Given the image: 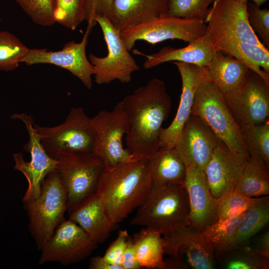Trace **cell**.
Instances as JSON below:
<instances>
[{
	"instance_id": "7",
	"label": "cell",
	"mask_w": 269,
	"mask_h": 269,
	"mask_svg": "<svg viewBox=\"0 0 269 269\" xmlns=\"http://www.w3.org/2000/svg\"><path fill=\"white\" fill-rule=\"evenodd\" d=\"M56 171L65 189L70 214L82 201L96 192L105 168L94 152L68 154L57 159Z\"/></svg>"
},
{
	"instance_id": "15",
	"label": "cell",
	"mask_w": 269,
	"mask_h": 269,
	"mask_svg": "<svg viewBox=\"0 0 269 269\" xmlns=\"http://www.w3.org/2000/svg\"><path fill=\"white\" fill-rule=\"evenodd\" d=\"M95 24L88 23L82 40L79 42L69 41L62 49L48 51L46 48L29 49L21 60L28 66L39 64H50L66 69L78 78L84 86L91 90L94 67L87 57L86 48L88 37Z\"/></svg>"
},
{
	"instance_id": "22",
	"label": "cell",
	"mask_w": 269,
	"mask_h": 269,
	"mask_svg": "<svg viewBox=\"0 0 269 269\" xmlns=\"http://www.w3.org/2000/svg\"><path fill=\"white\" fill-rule=\"evenodd\" d=\"M69 215V219L98 245L105 242L116 226L111 221L102 200L96 192L82 201Z\"/></svg>"
},
{
	"instance_id": "41",
	"label": "cell",
	"mask_w": 269,
	"mask_h": 269,
	"mask_svg": "<svg viewBox=\"0 0 269 269\" xmlns=\"http://www.w3.org/2000/svg\"><path fill=\"white\" fill-rule=\"evenodd\" d=\"M120 266L122 269H139L141 268L137 260L132 239L130 237L128 239L127 247L123 255Z\"/></svg>"
},
{
	"instance_id": "19",
	"label": "cell",
	"mask_w": 269,
	"mask_h": 269,
	"mask_svg": "<svg viewBox=\"0 0 269 269\" xmlns=\"http://www.w3.org/2000/svg\"><path fill=\"white\" fill-rule=\"evenodd\" d=\"M186 167L184 186L189 205V224L200 232L217 221V199L213 196L205 171Z\"/></svg>"
},
{
	"instance_id": "31",
	"label": "cell",
	"mask_w": 269,
	"mask_h": 269,
	"mask_svg": "<svg viewBox=\"0 0 269 269\" xmlns=\"http://www.w3.org/2000/svg\"><path fill=\"white\" fill-rule=\"evenodd\" d=\"M237 244L215 259L228 269H268L269 258L258 254L253 248Z\"/></svg>"
},
{
	"instance_id": "4",
	"label": "cell",
	"mask_w": 269,
	"mask_h": 269,
	"mask_svg": "<svg viewBox=\"0 0 269 269\" xmlns=\"http://www.w3.org/2000/svg\"><path fill=\"white\" fill-rule=\"evenodd\" d=\"M34 126L43 147L54 159L65 155L94 152L95 134L92 118L81 107L72 108L58 126Z\"/></svg>"
},
{
	"instance_id": "20",
	"label": "cell",
	"mask_w": 269,
	"mask_h": 269,
	"mask_svg": "<svg viewBox=\"0 0 269 269\" xmlns=\"http://www.w3.org/2000/svg\"><path fill=\"white\" fill-rule=\"evenodd\" d=\"M250 158L231 151L219 140L205 172L213 196L217 199L228 190L235 189Z\"/></svg>"
},
{
	"instance_id": "25",
	"label": "cell",
	"mask_w": 269,
	"mask_h": 269,
	"mask_svg": "<svg viewBox=\"0 0 269 269\" xmlns=\"http://www.w3.org/2000/svg\"><path fill=\"white\" fill-rule=\"evenodd\" d=\"M210 78L217 86L225 100L236 95L241 89L248 67L243 62L216 49L207 67Z\"/></svg>"
},
{
	"instance_id": "30",
	"label": "cell",
	"mask_w": 269,
	"mask_h": 269,
	"mask_svg": "<svg viewBox=\"0 0 269 269\" xmlns=\"http://www.w3.org/2000/svg\"><path fill=\"white\" fill-rule=\"evenodd\" d=\"M242 215L232 219L217 220L202 232L206 244L215 257L237 245L236 233Z\"/></svg>"
},
{
	"instance_id": "2",
	"label": "cell",
	"mask_w": 269,
	"mask_h": 269,
	"mask_svg": "<svg viewBox=\"0 0 269 269\" xmlns=\"http://www.w3.org/2000/svg\"><path fill=\"white\" fill-rule=\"evenodd\" d=\"M148 158H135L110 168H104L96 193L113 224L117 225L140 206L149 195Z\"/></svg>"
},
{
	"instance_id": "24",
	"label": "cell",
	"mask_w": 269,
	"mask_h": 269,
	"mask_svg": "<svg viewBox=\"0 0 269 269\" xmlns=\"http://www.w3.org/2000/svg\"><path fill=\"white\" fill-rule=\"evenodd\" d=\"M148 159L150 173L149 195L173 184H184L186 167L174 147H159Z\"/></svg>"
},
{
	"instance_id": "18",
	"label": "cell",
	"mask_w": 269,
	"mask_h": 269,
	"mask_svg": "<svg viewBox=\"0 0 269 269\" xmlns=\"http://www.w3.org/2000/svg\"><path fill=\"white\" fill-rule=\"evenodd\" d=\"M219 140L198 116L191 115L184 125L174 147L186 166L205 171Z\"/></svg>"
},
{
	"instance_id": "8",
	"label": "cell",
	"mask_w": 269,
	"mask_h": 269,
	"mask_svg": "<svg viewBox=\"0 0 269 269\" xmlns=\"http://www.w3.org/2000/svg\"><path fill=\"white\" fill-rule=\"evenodd\" d=\"M95 21L102 29L108 49L105 57L93 53L89 55V60L94 67L96 83L107 84L115 80L122 83L130 82L132 74L139 70L140 67L127 48L121 32L105 16L97 15Z\"/></svg>"
},
{
	"instance_id": "16",
	"label": "cell",
	"mask_w": 269,
	"mask_h": 269,
	"mask_svg": "<svg viewBox=\"0 0 269 269\" xmlns=\"http://www.w3.org/2000/svg\"><path fill=\"white\" fill-rule=\"evenodd\" d=\"M225 101L241 129L269 121V83L250 69L240 91Z\"/></svg>"
},
{
	"instance_id": "17",
	"label": "cell",
	"mask_w": 269,
	"mask_h": 269,
	"mask_svg": "<svg viewBox=\"0 0 269 269\" xmlns=\"http://www.w3.org/2000/svg\"><path fill=\"white\" fill-rule=\"evenodd\" d=\"M182 80V92L177 113L171 124L161 128L159 146L174 147L182 129L191 115L195 95L199 86L209 77L208 68L174 61Z\"/></svg>"
},
{
	"instance_id": "32",
	"label": "cell",
	"mask_w": 269,
	"mask_h": 269,
	"mask_svg": "<svg viewBox=\"0 0 269 269\" xmlns=\"http://www.w3.org/2000/svg\"><path fill=\"white\" fill-rule=\"evenodd\" d=\"M241 131L250 156L262 160L269 167V121L247 126Z\"/></svg>"
},
{
	"instance_id": "5",
	"label": "cell",
	"mask_w": 269,
	"mask_h": 269,
	"mask_svg": "<svg viewBox=\"0 0 269 269\" xmlns=\"http://www.w3.org/2000/svg\"><path fill=\"white\" fill-rule=\"evenodd\" d=\"M191 115L200 117L218 139L224 142L231 151L249 154L241 129L230 113L221 93L210 77L197 89Z\"/></svg>"
},
{
	"instance_id": "12",
	"label": "cell",
	"mask_w": 269,
	"mask_h": 269,
	"mask_svg": "<svg viewBox=\"0 0 269 269\" xmlns=\"http://www.w3.org/2000/svg\"><path fill=\"white\" fill-rule=\"evenodd\" d=\"M166 269H212L216 259L202 232L187 224L162 236Z\"/></svg>"
},
{
	"instance_id": "11",
	"label": "cell",
	"mask_w": 269,
	"mask_h": 269,
	"mask_svg": "<svg viewBox=\"0 0 269 269\" xmlns=\"http://www.w3.org/2000/svg\"><path fill=\"white\" fill-rule=\"evenodd\" d=\"M92 120L95 134L94 152L102 159L105 168L135 158L123 145L130 124L121 102L111 111H100Z\"/></svg>"
},
{
	"instance_id": "33",
	"label": "cell",
	"mask_w": 269,
	"mask_h": 269,
	"mask_svg": "<svg viewBox=\"0 0 269 269\" xmlns=\"http://www.w3.org/2000/svg\"><path fill=\"white\" fill-rule=\"evenodd\" d=\"M29 48L13 34L0 31V70L10 71L19 66Z\"/></svg>"
},
{
	"instance_id": "21",
	"label": "cell",
	"mask_w": 269,
	"mask_h": 269,
	"mask_svg": "<svg viewBox=\"0 0 269 269\" xmlns=\"http://www.w3.org/2000/svg\"><path fill=\"white\" fill-rule=\"evenodd\" d=\"M216 49L213 46L207 33L187 46L175 48L169 46L152 54H142L146 60L143 64L145 69H150L169 62L178 61L207 67L212 61Z\"/></svg>"
},
{
	"instance_id": "36",
	"label": "cell",
	"mask_w": 269,
	"mask_h": 269,
	"mask_svg": "<svg viewBox=\"0 0 269 269\" xmlns=\"http://www.w3.org/2000/svg\"><path fill=\"white\" fill-rule=\"evenodd\" d=\"M216 0H168L167 13L171 16L204 21L209 6Z\"/></svg>"
},
{
	"instance_id": "38",
	"label": "cell",
	"mask_w": 269,
	"mask_h": 269,
	"mask_svg": "<svg viewBox=\"0 0 269 269\" xmlns=\"http://www.w3.org/2000/svg\"><path fill=\"white\" fill-rule=\"evenodd\" d=\"M249 23L254 32L257 33L262 43L269 48V9H261L254 2H247Z\"/></svg>"
},
{
	"instance_id": "23",
	"label": "cell",
	"mask_w": 269,
	"mask_h": 269,
	"mask_svg": "<svg viewBox=\"0 0 269 269\" xmlns=\"http://www.w3.org/2000/svg\"><path fill=\"white\" fill-rule=\"evenodd\" d=\"M168 0H114L108 18L120 32L167 13Z\"/></svg>"
},
{
	"instance_id": "27",
	"label": "cell",
	"mask_w": 269,
	"mask_h": 269,
	"mask_svg": "<svg viewBox=\"0 0 269 269\" xmlns=\"http://www.w3.org/2000/svg\"><path fill=\"white\" fill-rule=\"evenodd\" d=\"M132 239L137 261L141 268L166 269L161 235L144 228Z\"/></svg>"
},
{
	"instance_id": "37",
	"label": "cell",
	"mask_w": 269,
	"mask_h": 269,
	"mask_svg": "<svg viewBox=\"0 0 269 269\" xmlns=\"http://www.w3.org/2000/svg\"><path fill=\"white\" fill-rule=\"evenodd\" d=\"M56 22L74 30L85 21L83 0H56Z\"/></svg>"
},
{
	"instance_id": "29",
	"label": "cell",
	"mask_w": 269,
	"mask_h": 269,
	"mask_svg": "<svg viewBox=\"0 0 269 269\" xmlns=\"http://www.w3.org/2000/svg\"><path fill=\"white\" fill-rule=\"evenodd\" d=\"M269 221V196L255 198L251 206L242 214L236 233L237 244H244Z\"/></svg>"
},
{
	"instance_id": "44",
	"label": "cell",
	"mask_w": 269,
	"mask_h": 269,
	"mask_svg": "<svg viewBox=\"0 0 269 269\" xmlns=\"http://www.w3.org/2000/svg\"><path fill=\"white\" fill-rule=\"evenodd\" d=\"M242 2H247L249 1L254 2L257 6H260L262 4L267 1L268 0H237Z\"/></svg>"
},
{
	"instance_id": "26",
	"label": "cell",
	"mask_w": 269,
	"mask_h": 269,
	"mask_svg": "<svg viewBox=\"0 0 269 269\" xmlns=\"http://www.w3.org/2000/svg\"><path fill=\"white\" fill-rule=\"evenodd\" d=\"M213 46L243 62L269 83V50L267 48L246 42L229 41Z\"/></svg>"
},
{
	"instance_id": "39",
	"label": "cell",
	"mask_w": 269,
	"mask_h": 269,
	"mask_svg": "<svg viewBox=\"0 0 269 269\" xmlns=\"http://www.w3.org/2000/svg\"><path fill=\"white\" fill-rule=\"evenodd\" d=\"M129 238V233L126 230L120 231L116 239L107 249L103 256V258L109 263L121 267V259Z\"/></svg>"
},
{
	"instance_id": "35",
	"label": "cell",
	"mask_w": 269,
	"mask_h": 269,
	"mask_svg": "<svg viewBox=\"0 0 269 269\" xmlns=\"http://www.w3.org/2000/svg\"><path fill=\"white\" fill-rule=\"evenodd\" d=\"M22 10L35 23L49 27L55 19L56 0H15Z\"/></svg>"
},
{
	"instance_id": "3",
	"label": "cell",
	"mask_w": 269,
	"mask_h": 269,
	"mask_svg": "<svg viewBox=\"0 0 269 269\" xmlns=\"http://www.w3.org/2000/svg\"><path fill=\"white\" fill-rule=\"evenodd\" d=\"M189 205L183 184L170 185L149 195L130 222L165 236L189 224Z\"/></svg>"
},
{
	"instance_id": "43",
	"label": "cell",
	"mask_w": 269,
	"mask_h": 269,
	"mask_svg": "<svg viewBox=\"0 0 269 269\" xmlns=\"http://www.w3.org/2000/svg\"><path fill=\"white\" fill-rule=\"evenodd\" d=\"M258 254L269 258V232L266 231L260 237L255 248H253Z\"/></svg>"
},
{
	"instance_id": "10",
	"label": "cell",
	"mask_w": 269,
	"mask_h": 269,
	"mask_svg": "<svg viewBox=\"0 0 269 269\" xmlns=\"http://www.w3.org/2000/svg\"><path fill=\"white\" fill-rule=\"evenodd\" d=\"M204 22L207 23L206 32L213 46L229 41L265 47L249 23L247 2L216 0L209 8Z\"/></svg>"
},
{
	"instance_id": "42",
	"label": "cell",
	"mask_w": 269,
	"mask_h": 269,
	"mask_svg": "<svg viewBox=\"0 0 269 269\" xmlns=\"http://www.w3.org/2000/svg\"><path fill=\"white\" fill-rule=\"evenodd\" d=\"M89 268L90 269H122L121 267L111 264L102 257L95 256L90 259Z\"/></svg>"
},
{
	"instance_id": "40",
	"label": "cell",
	"mask_w": 269,
	"mask_h": 269,
	"mask_svg": "<svg viewBox=\"0 0 269 269\" xmlns=\"http://www.w3.org/2000/svg\"><path fill=\"white\" fill-rule=\"evenodd\" d=\"M114 0H83L85 20L88 23L96 24L97 15L105 16L110 13Z\"/></svg>"
},
{
	"instance_id": "9",
	"label": "cell",
	"mask_w": 269,
	"mask_h": 269,
	"mask_svg": "<svg viewBox=\"0 0 269 269\" xmlns=\"http://www.w3.org/2000/svg\"><path fill=\"white\" fill-rule=\"evenodd\" d=\"M207 24L201 20L178 18L167 13L149 19L121 32L129 51L137 40L152 45L168 39H179L193 42L203 36Z\"/></svg>"
},
{
	"instance_id": "1",
	"label": "cell",
	"mask_w": 269,
	"mask_h": 269,
	"mask_svg": "<svg viewBox=\"0 0 269 269\" xmlns=\"http://www.w3.org/2000/svg\"><path fill=\"white\" fill-rule=\"evenodd\" d=\"M121 103L130 124L126 135L127 149L135 158H149L159 147L162 125L171 108L164 81L152 78Z\"/></svg>"
},
{
	"instance_id": "14",
	"label": "cell",
	"mask_w": 269,
	"mask_h": 269,
	"mask_svg": "<svg viewBox=\"0 0 269 269\" xmlns=\"http://www.w3.org/2000/svg\"><path fill=\"white\" fill-rule=\"evenodd\" d=\"M98 244L77 224L64 219L43 245L38 264L57 262L67 266L83 261Z\"/></svg>"
},
{
	"instance_id": "28",
	"label": "cell",
	"mask_w": 269,
	"mask_h": 269,
	"mask_svg": "<svg viewBox=\"0 0 269 269\" xmlns=\"http://www.w3.org/2000/svg\"><path fill=\"white\" fill-rule=\"evenodd\" d=\"M235 189L250 198L269 194V167L263 161L250 156Z\"/></svg>"
},
{
	"instance_id": "13",
	"label": "cell",
	"mask_w": 269,
	"mask_h": 269,
	"mask_svg": "<svg viewBox=\"0 0 269 269\" xmlns=\"http://www.w3.org/2000/svg\"><path fill=\"white\" fill-rule=\"evenodd\" d=\"M11 118L21 121L28 134V140L23 148L30 153V161H25L20 152L13 154L14 169L21 172L28 182V187L22 198L24 203L39 196L44 179L56 170L57 161L50 157L41 145L31 115L23 113L13 114Z\"/></svg>"
},
{
	"instance_id": "34",
	"label": "cell",
	"mask_w": 269,
	"mask_h": 269,
	"mask_svg": "<svg viewBox=\"0 0 269 269\" xmlns=\"http://www.w3.org/2000/svg\"><path fill=\"white\" fill-rule=\"evenodd\" d=\"M255 199L243 195L235 188L227 191L217 199V220L232 219L242 215Z\"/></svg>"
},
{
	"instance_id": "6",
	"label": "cell",
	"mask_w": 269,
	"mask_h": 269,
	"mask_svg": "<svg viewBox=\"0 0 269 269\" xmlns=\"http://www.w3.org/2000/svg\"><path fill=\"white\" fill-rule=\"evenodd\" d=\"M23 203L29 218V231L40 251L65 219L67 211L66 194L56 170L44 179L39 196Z\"/></svg>"
}]
</instances>
